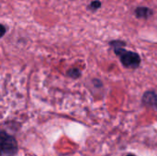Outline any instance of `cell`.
<instances>
[{
	"instance_id": "obj_1",
	"label": "cell",
	"mask_w": 157,
	"mask_h": 156,
	"mask_svg": "<svg viewBox=\"0 0 157 156\" xmlns=\"http://www.w3.org/2000/svg\"><path fill=\"white\" fill-rule=\"evenodd\" d=\"M17 152L16 139L5 131H0V156H14Z\"/></svg>"
},
{
	"instance_id": "obj_2",
	"label": "cell",
	"mask_w": 157,
	"mask_h": 156,
	"mask_svg": "<svg viewBox=\"0 0 157 156\" xmlns=\"http://www.w3.org/2000/svg\"><path fill=\"white\" fill-rule=\"evenodd\" d=\"M115 53L120 57L121 63L128 68H137L141 63V58L138 53L126 51L121 47H115Z\"/></svg>"
},
{
	"instance_id": "obj_3",
	"label": "cell",
	"mask_w": 157,
	"mask_h": 156,
	"mask_svg": "<svg viewBox=\"0 0 157 156\" xmlns=\"http://www.w3.org/2000/svg\"><path fill=\"white\" fill-rule=\"evenodd\" d=\"M143 102L148 106L157 107V93L155 91H148L144 95Z\"/></svg>"
},
{
	"instance_id": "obj_4",
	"label": "cell",
	"mask_w": 157,
	"mask_h": 156,
	"mask_svg": "<svg viewBox=\"0 0 157 156\" xmlns=\"http://www.w3.org/2000/svg\"><path fill=\"white\" fill-rule=\"evenodd\" d=\"M135 14L140 18H147L153 14V11L148 7H138L135 10Z\"/></svg>"
},
{
	"instance_id": "obj_5",
	"label": "cell",
	"mask_w": 157,
	"mask_h": 156,
	"mask_svg": "<svg viewBox=\"0 0 157 156\" xmlns=\"http://www.w3.org/2000/svg\"><path fill=\"white\" fill-rule=\"evenodd\" d=\"M100 6H101V3L98 0H96V1H93L91 3L90 7H91V9H98V8L100 7Z\"/></svg>"
},
{
	"instance_id": "obj_6",
	"label": "cell",
	"mask_w": 157,
	"mask_h": 156,
	"mask_svg": "<svg viewBox=\"0 0 157 156\" xmlns=\"http://www.w3.org/2000/svg\"><path fill=\"white\" fill-rule=\"evenodd\" d=\"M5 33H6V28L0 24V38H2L5 35Z\"/></svg>"
},
{
	"instance_id": "obj_7",
	"label": "cell",
	"mask_w": 157,
	"mask_h": 156,
	"mask_svg": "<svg viewBox=\"0 0 157 156\" xmlns=\"http://www.w3.org/2000/svg\"><path fill=\"white\" fill-rule=\"evenodd\" d=\"M127 156H134L133 154H129V155H127Z\"/></svg>"
}]
</instances>
